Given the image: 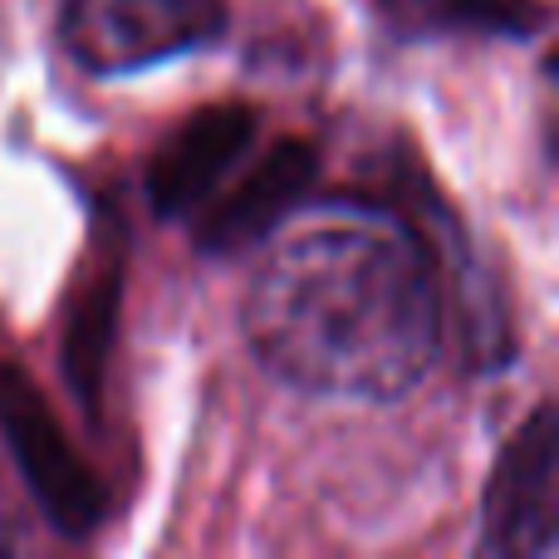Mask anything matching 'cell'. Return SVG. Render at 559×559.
<instances>
[{
	"label": "cell",
	"instance_id": "obj_1",
	"mask_svg": "<svg viewBox=\"0 0 559 559\" xmlns=\"http://www.w3.org/2000/svg\"><path fill=\"white\" fill-rule=\"evenodd\" d=\"M437 261L383 212L324 216L285 236L246 295L255 358L299 393L388 397L413 393L442 354Z\"/></svg>",
	"mask_w": 559,
	"mask_h": 559
},
{
	"label": "cell",
	"instance_id": "obj_2",
	"mask_svg": "<svg viewBox=\"0 0 559 559\" xmlns=\"http://www.w3.org/2000/svg\"><path fill=\"white\" fill-rule=\"evenodd\" d=\"M226 29V0H64L59 45L88 74H133Z\"/></svg>",
	"mask_w": 559,
	"mask_h": 559
},
{
	"label": "cell",
	"instance_id": "obj_3",
	"mask_svg": "<svg viewBox=\"0 0 559 559\" xmlns=\"http://www.w3.org/2000/svg\"><path fill=\"white\" fill-rule=\"evenodd\" d=\"M491 559H555L559 550V427L555 407H535L531 423L496 456L481 501V540Z\"/></svg>",
	"mask_w": 559,
	"mask_h": 559
},
{
	"label": "cell",
	"instance_id": "obj_4",
	"mask_svg": "<svg viewBox=\"0 0 559 559\" xmlns=\"http://www.w3.org/2000/svg\"><path fill=\"white\" fill-rule=\"evenodd\" d=\"M0 432H5L35 501L45 506V515L59 531L88 535L104 521V491H98L94 472L79 462V452L59 432L39 388L15 364H0Z\"/></svg>",
	"mask_w": 559,
	"mask_h": 559
},
{
	"label": "cell",
	"instance_id": "obj_5",
	"mask_svg": "<svg viewBox=\"0 0 559 559\" xmlns=\"http://www.w3.org/2000/svg\"><path fill=\"white\" fill-rule=\"evenodd\" d=\"M255 138V108L246 104H216L192 114L147 167V197L157 216H187L206 206V197L226 182L236 157Z\"/></svg>",
	"mask_w": 559,
	"mask_h": 559
},
{
	"label": "cell",
	"instance_id": "obj_6",
	"mask_svg": "<svg viewBox=\"0 0 559 559\" xmlns=\"http://www.w3.org/2000/svg\"><path fill=\"white\" fill-rule=\"evenodd\" d=\"M314 147L309 143H280L261 163L246 173V182H236L231 192L216 206H206L202 226H197V241L202 251L231 255L255 246L261 236H271L285 212L299 202V197L314 187Z\"/></svg>",
	"mask_w": 559,
	"mask_h": 559
},
{
	"label": "cell",
	"instance_id": "obj_7",
	"mask_svg": "<svg viewBox=\"0 0 559 559\" xmlns=\"http://www.w3.org/2000/svg\"><path fill=\"white\" fill-rule=\"evenodd\" d=\"M388 29L403 39L432 35H506L525 39L545 29L540 0H378Z\"/></svg>",
	"mask_w": 559,
	"mask_h": 559
},
{
	"label": "cell",
	"instance_id": "obj_8",
	"mask_svg": "<svg viewBox=\"0 0 559 559\" xmlns=\"http://www.w3.org/2000/svg\"><path fill=\"white\" fill-rule=\"evenodd\" d=\"M10 550V535H5V525H0V555H5Z\"/></svg>",
	"mask_w": 559,
	"mask_h": 559
}]
</instances>
